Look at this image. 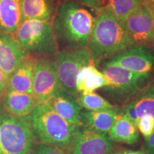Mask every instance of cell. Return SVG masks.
Here are the masks:
<instances>
[{
    "mask_svg": "<svg viewBox=\"0 0 154 154\" xmlns=\"http://www.w3.org/2000/svg\"><path fill=\"white\" fill-rule=\"evenodd\" d=\"M27 54L13 34L0 32V69L7 82Z\"/></svg>",
    "mask_w": 154,
    "mask_h": 154,
    "instance_id": "7c38bea8",
    "label": "cell"
},
{
    "mask_svg": "<svg viewBox=\"0 0 154 154\" xmlns=\"http://www.w3.org/2000/svg\"><path fill=\"white\" fill-rule=\"evenodd\" d=\"M13 35L24 51L34 57H51L59 51L51 22L25 20Z\"/></svg>",
    "mask_w": 154,
    "mask_h": 154,
    "instance_id": "277c9868",
    "label": "cell"
},
{
    "mask_svg": "<svg viewBox=\"0 0 154 154\" xmlns=\"http://www.w3.org/2000/svg\"><path fill=\"white\" fill-rule=\"evenodd\" d=\"M119 114L118 107L109 110L88 111L84 109L80 113L82 124L86 125L97 131L108 134Z\"/></svg>",
    "mask_w": 154,
    "mask_h": 154,
    "instance_id": "ac0fdd59",
    "label": "cell"
},
{
    "mask_svg": "<svg viewBox=\"0 0 154 154\" xmlns=\"http://www.w3.org/2000/svg\"><path fill=\"white\" fill-rule=\"evenodd\" d=\"M79 103L82 108L88 111H103L114 109L116 106L99 94L91 93H80L77 98Z\"/></svg>",
    "mask_w": 154,
    "mask_h": 154,
    "instance_id": "603a6c76",
    "label": "cell"
},
{
    "mask_svg": "<svg viewBox=\"0 0 154 154\" xmlns=\"http://www.w3.org/2000/svg\"><path fill=\"white\" fill-rule=\"evenodd\" d=\"M0 119H1V114H0ZM0 154H1V153H0Z\"/></svg>",
    "mask_w": 154,
    "mask_h": 154,
    "instance_id": "1f68e13d",
    "label": "cell"
},
{
    "mask_svg": "<svg viewBox=\"0 0 154 154\" xmlns=\"http://www.w3.org/2000/svg\"><path fill=\"white\" fill-rule=\"evenodd\" d=\"M113 150L112 140L108 134L82 124L77 127L72 148L68 151L73 154H111Z\"/></svg>",
    "mask_w": 154,
    "mask_h": 154,
    "instance_id": "8fae6325",
    "label": "cell"
},
{
    "mask_svg": "<svg viewBox=\"0 0 154 154\" xmlns=\"http://www.w3.org/2000/svg\"><path fill=\"white\" fill-rule=\"evenodd\" d=\"M37 103L32 94L7 91L0 101V113L17 117L27 116Z\"/></svg>",
    "mask_w": 154,
    "mask_h": 154,
    "instance_id": "9a60e30c",
    "label": "cell"
},
{
    "mask_svg": "<svg viewBox=\"0 0 154 154\" xmlns=\"http://www.w3.org/2000/svg\"><path fill=\"white\" fill-rule=\"evenodd\" d=\"M143 150L146 154H154V130L149 137L145 138Z\"/></svg>",
    "mask_w": 154,
    "mask_h": 154,
    "instance_id": "4316f807",
    "label": "cell"
},
{
    "mask_svg": "<svg viewBox=\"0 0 154 154\" xmlns=\"http://www.w3.org/2000/svg\"><path fill=\"white\" fill-rule=\"evenodd\" d=\"M55 63L50 57H36L32 77V95L38 103H45L60 89Z\"/></svg>",
    "mask_w": 154,
    "mask_h": 154,
    "instance_id": "ba28073f",
    "label": "cell"
},
{
    "mask_svg": "<svg viewBox=\"0 0 154 154\" xmlns=\"http://www.w3.org/2000/svg\"><path fill=\"white\" fill-rule=\"evenodd\" d=\"M114 154H146L143 151H131V150H125L116 152Z\"/></svg>",
    "mask_w": 154,
    "mask_h": 154,
    "instance_id": "f1b7e54d",
    "label": "cell"
},
{
    "mask_svg": "<svg viewBox=\"0 0 154 154\" xmlns=\"http://www.w3.org/2000/svg\"><path fill=\"white\" fill-rule=\"evenodd\" d=\"M111 140L133 145L139 138L136 124L126 116L119 113L109 133Z\"/></svg>",
    "mask_w": 154,
    "mask_h": 154,
    "instance_id": "d6986e66",
    "label": "cell"
},
{
    "mask_svg": "<svg viewBox=\"0 0 154 154\" xmlns=\"http://www.w3.org/2000/svg\"><path fill=\"white\" fill-rule=\"evenodd\" d=\"M59 86L64 91L77 97L76 76L83 66L94 59L87 48L61 50L53 57Z\"/></svg>",
    "mask_w": 154,
    "mask_h": 154,
    "instance_id": "52a82bcc",
    "label": "cell"
},
{
    "mask_svg": "<svg viewBox=\"0 0 154 154\" xmlns=\"http://www.w3.org/2000/svg\"><path fill=\"white\" fill-rule=\"evenodd\" d=\"M20 23L19 0H0V32L14 34Z\"/></svg>",
    "mask_w": 154,
    "mask_h": 154,
    "instance_id": "ffe728a7",
    "label": "cell"
},
{
    "mask_svg": "<svg viewBox=\"0 0 154 154\" xmlns=\"http://www.w3.org/2000/svg\"><path fill=\"white\" fill-rule=\"evenodd\" d=\"M98 12L76 2H61L51 22L59 51L87 48Z\"/></svg>",
    "mask_w": 154,
    "mask_h": 154,
    "instance_id": "6da1fadb",
    "label": "cell"
},
{
    "mask_svg": "<svg viewBox=\"0 0 154 154\" xmlns=\"http://www.w3.org/2000/svg\"><path fill=\"white\" fill-rule=\"evenodd\" d=\"M136 126L143 137L148 138L154 130V119L149 115H144L138 118Z\"/></svg>",
    "mask_w": 154,
    "mask_h": 154,
    "instance_id": "cb8c5ba5",
    "label": "cell"
},
{
    "mask_svg": "<svg viewBox=\"0 0 154 154\" xmlns=\"http://www.w3.org/2000/svg\"><path fill=\"white\" fill-rule=\"evenodd\" d=\"M36 143L69 151L77 127L63 119L45 103H38L27 116Z\"/></svg>",
    "mask_w": 154,
    "mask_h": 154,
    "instance_id": "3957f363",
    "label": "cell"
},
{
    "mask_svg": "<svg viewBox=\"0 0 154 154\" xmlns=\"http://www.w3.org/2000/svg\"><path fill=\"white\" fill-rule=\"evenodd\" d=\"M0 114V153L30 154L36 140L27 117Z\"/></svg>",
    "mask_w": 154,
    "mask_h": 154,
    "instance_id": "5b68a950",
    "label": "cell"
},
{
    "mask_svg": "<svg viewBox=\"0 0 154 154\" xmlns=\"http://www.w3.org/2000/svg\"><path fill=\"white\" fill-rule=\"evenodd\" d=\"M101 72L106 76L108 84L103 88L109 98L117 103H125L143 89L151 76L141 74L116 65L104 63Z\"/></svg>",
    "mask_w": 154,
    "mask_h": 154,
    "instance_id": "8992f818",
    "label": "cell"
},
{
    "mask_svg": "<svg viewBox=\"0 0 154 154\" xmlns=\"http://www.w3.org/2000/svg\"><path fill=\"white\" fill-rule=\"evenodd\" d=\"M106 63L151 76L154 72V49L151 46H134L109 58Z\"/></svg>",
    "mask_w": 154,
    "mask_h": 154,
    "instance_id": "9c48e42d",
    "label": "cell"
},
{
    "mask_svg": "<svg viewBox=\"0 0 154 154\" xmlns=\"http://www.w3.org/2000/svg\"><path fill=\"white\" fill-rule=\"evenodd\" d=\"M36 57L27 54L7 80V91L32 94V77Z\"/></svg>",
    "mask_w": 154,
    "mask_h": 154,
    "instance_id": "2e32d148",
    "label": "cell"
},
{
    "mask_svg": "<svg viewBox=\"0 0 154 154\" xmlns=\"http://www.w3.org/2000/svg\"><path fill=\"white\" fill-rule=\"evenodd\" d=\"M107 84L106 76L96 68L94 60L83 66L77 74L76 86L79 93L94 92Z\"/></svg>",
    "mask_w": 154,
    "mask_h": 154,
    "instance_id": "e0dca14e",
    "label": "cell"
},
{
    "mask_svg": "<svg viewBox=\"0 0 154 154\" xmlns=\"http://www.w3.org/2000/svg\"><path fill=\"white\" fill-rule=\"evenodd\" d=\"M68 154H73L72 152H70V151H68Z\"/></svg>",
    "mask_w": 154,
    "mask_h": 154,
    "instance_id": "4dcf8cb0",
    "label": "cell"
},
{
    "mask_svg": "<svg viewBox=\"0 0 154 154\" xmlns=\"http://www.w3.org/2000/svg\"><path fill=\"white\" fill-rule=\"evenodd\" d=\"M30 154H68V151L47 144L36 143Z\"/></svg>",
    "mask_w": 154,
    "mask_h": 154,
    "instance_id": "d4e9b609",
    "label": "cell"
},
{
    "mask_svg": "<svg viewBox=\"0 0 154 154\" xmlns=\"http://www.w3.org/2000/svg\"><path fill=\"white\" fill-rule=\"evenodd\" d=\"M61 2H76L84 5L94 10L99 11L103 7V0H61Z\"/></svg>",
    "mask_w": 154,
    "mask_h": 154,
    "instance_id": "484cf974",
    "label": "cell"
},
{
    "mask_svg": "<svg viewBox=\"0 0 154 154\" xmlns=\"http://www.w3.org/2000/svg\"><path fill=\"white\" fill-rule=\"evenodd\" d=\"M133 47L124 23L106 7H102L96 17L87 45L94 60L96 62L109 59Z\"/></svg>",
    "mask_w": 154,
    "mask_h": 154,
    "instance_id": "7a4b0ae2",
    "label": "cell"
},
{
    "mask_svg": "<svg viewBox=\"0 0 154 154\" xmlns=\"http://www.w3.org/2000/svg\"><path fill=\"white\" fill-rule=\"evenodd\" d=\"M143 2V0H103V7H106L114 16L125 22L126 19Z\"/></svg>",
    "mask_w": 154,
    "mask_h": 154,
    "instance_id": "7402d4cb",
    "label": "cell"
},
{
    "mask_svg": "<svg viewBox=\"0 0 154 154\" xmlns=\"http://www.w3.org/2000/svg\"><path fill=\"white\" fill-rule=\"evenodd\" d=\"M124 24L134 47L151 46L154 43L153 14L144 4L127 17Z\"/></svg>",
    "mask_w": 154,
    "mask_h": 154,
    "instance_id": "30bf717a",
    "label": "cell"
},
{
    "mask_svg": "<svg viewBox=\"0 0 154 154\" xmlns=\"http://www.w3.org/2000/svg\"><path fill=\"white\" fill-rule=\"evenodd\" d=\"M126 102L134 108L138 119L144 115H149L154 119V79Z\"/></svg>",
    "mask_w": 154,
    "mask_h": 154,
    "instance_id": "44dd1931",
    "label": "cell"
},
{
    "mask_svg": "<svg viewBox=\"0 0 154 154\" xmlns=\"http://www.w3.org/2000/svg\"><path fill=\"white\" fill-rule=\"evenodd\" d=\"M146 7L151 10L153 14L154 13V0H143V2Z\"/></svg>",
    "mask_w": 154,
    "mask_h": 154,
    "instance_id": "f546056e",
    "label": "cell"
},
{
    "mask_svg": "<svg viewBox=\"0 0 154 154\" xmlns=\"http://www.w3.org/2000/svg\"><path fill=\"white\" fill-rule=\"evenodd\" d=\"M61 0H19L21 22L36 19L52 22Z\"/></svg>",
    "mask_w": 154,
    "mask_h": 154,
    "instance_id": "4fadbf2b",
    "label": "cell"
},
{
    "mask_svg": "<svg viewBox=\"0 0 154 154\" xmlns=\"http://www.w3.org/2000/svg\"><path fill=\"white\" fill-rule=\"evenodd\" d=\"M153 18H154V13H153Z\"/></svg>",
    "mask_w": 154,
    "mask_h": 154,
    "instance_id": "d6a6232c",
    "label": "cell"
},
{
    "mask_svg": "<svg viewBox=\"0 0 154 154\" xmlns=\"http://www.w3.org/2000/svg\"><path fill=\"white\" fill-rule=\"evenodd\" d=\"M45 103L70 124L76 126L82 125L80 113L82 107L75 96L60 88Z\"/></svg>",
    "mask_w": 154,
    "mask_h": 154,
    "instance_id": "5bb4252c",
    "label": "cell"
},
{
    "mask_svg": "<svg viewBox=\"0 0 154 154\" xmlns=\"http://www.w3.org/2000/svg\"><path fill=\"white\" fill-rule=\"evenodd\" d=\"M7 82L6 80L5 76H4L1 69H0V101L2 98L3 97L4 94L7 91Z\"/></svg>",
    "mask_w": 154,
    "mask_h": 154,
    "instance_id": "83f0119b",
    "label": "cell"
}]
</instances>
